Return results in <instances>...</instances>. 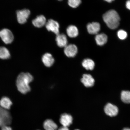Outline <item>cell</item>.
Wrapping results in <instances>:
<instances>
[{"label": "cell", "mask_w": 130, "mask_h": 130, "mask_svg": "<svg viewBox=\"0 0 130 130\" xmlns=\"http://www.w3.org/2000/svg\"><path fill=\"white\" fill-rule=\"evenodd\" d=\"M12 118L7 110L0 106V127L8 126L12 122Z\"/></svg>", "instance_id": "3957f363"}, {"label": "cell", "mask_w": 130, "mask_h": 130, "mask_svg": "<svg viewBox=\"0 0 130 130\" xmlns=\"http://www.w3.org/2000/svg\"><path fill=\"white\" fill-rule=\"evenodd\" d=\"M43 127L45 130H57L58 129L57 125L53 120L47 119L44 122Z\"/></svg>", "instance_id": "2e32d148"}, {"label": "cell", "mask_w": 130, "mask_h": 130, "mask_svg": "<svg viewBox=\"0 0 130 130\" xmlns=\"http://www.w3.org/2000/svg\"><path fill=\"white\" fill-rule=\"evenodd\" d=\"M33 80V77L29 73H22L19 74L16 80L18 90L23 94H26L31 90L29 84Z\"/></svg>", "instance_id": "6da1fadb"}, {"label": "cell", "mask_w": 130, "mask_h": 130, "mask_svg": "<svg viewBox=\"0 0 130 130\" xmlns=\"http://www.w3.org/2000/svg\"><path fill=\"white\" fill-rule=\"evenodd\" d=\"M103 18L107 26L110 29H116L119 25L120 16L118 13L113 10L106 12L103 15Z\"/></svg>", "instance_id": "7a4b0ae2"}, {"label": "cell", "mask_w": 130, "mask_h": 130, "mask_svg": "<svg viewBox=\"0 0 130 130\" xmlns=\"http://www.w3.org/2000/svg\"><path fill=\"white\" fill-rule=\"evenodd\" d=\"M87 28L89 34H97L100 30V25L98 22H93L88 24Z\"/></svg>", "instance_id": "4fadbf2b"}, {"label": "cell", "mask_w": 130, "mask_h": 130, "mask_svg": "<svg viewBox=\"0 0 130 130\" xmlns=\"http://www.w3.org/2000/svg\"><path fill=\"white\" fill-rule=\"evenodd\" d=\"M122 130H130V128H125Z\"/></svg>", "instance_id": "83f0119b"}, {"label": "cell", "mask_w": 130, "mask_h": 130, "mask_svg": "<svg viewBox=\"0 0 130 130\" xmlns=\"http://www.w3.org/2000/svg\"><path fill=\"white\" fill-rule=\"evenodd\" d=\"M122 101L124 103L130 104V92L128 91H123L121 94Z\"/></svg>", "instance_id": "44dd1931"}, {"label": "cell", "mask_w": 130, "mask_h": 130, "mask_svg": "<svg viewBox=\"0 0 130 130\" xmlns=\"http://www.w3.org/2000/svg\"><path fill=\"white\" fill-rule=\"evenodd\" d=\"M104 110L107 115L111 117L116 116L119 111L118 107L110 103H108L106 105Z\"/></svg>", "instance_id": "52a82bcc"}, {"label": "cell", "mask_w": 130, "mask_h": 130, "mask_svg": "<svg viewBox=\"0 0 130 130\" xmlns=\"http://www.w3.org/2000/svg\"><path fill=\"white\" fill-rule=\"evenodd\" d=\"M0 37L6 44L12 43L14 39V35L12 32L7 29H3L0 31Z\"/></svg>", "instance_id": "277c9868"}, {"label": "cell", "mask_w": 130, "mask_h": 130, "mask_svg": "<svg viewBox=\"0 0 130 130\" xmlns=\"http://www.w3.org/2000/svg\"><path fill=\"white\" fill-rule=\"evenodd\" d=\"M117 35L118 38L122 40L125 39L127 36V33L125 31L122 30L118 31Z\"/></svg>", "instance_id": "603a6c76"}, {"label": "cell", "mask_w": 130, "mask_h": 130, "mask_svg": "<svg viewBox=\"0 0 130 130\" xmlns=\"http://www.w3.org/2000/svg\"><path fill=\"white\" fill-rule=\"evenodd\" d=\"M30 12L27 9L18 10L17 12V17L18 22L21 24L26 22L27 19L30 15Z\"/></svg>", "instance_id": "8992f818"}, {"label": "cell", "mask_w": 130, "mask_h": 130, "mask_svg": "<svg viewBox=\"0 0 130 130\" xmlns=\"http://www.w3.org/2000/svg\"><path fill=\"white\" fill-rule=\"evenodd\" d=\"M58 1H62V0H58Z\"/></svg>", "instance_id": "f1b7e54d"}, {"label": "cell", "mask_w": 130, "mask_h": 130, "mask_svg": "<svg viewBox=\"0 0 130 130\" xmlns=\"http://www.w3.org/2000/svg\"><path fill=\"white\" fill-rule=\"evenodd\" d=\"M64 52L65 54L68 57H74L77 53L78 48L75 45L70 44L65 47Z\"/></svg>", "instance_id": "ba28073f"}, {"label": "cell", "mask_w": 130, "mask_h": 130, "mask_svg": "<svg viewBox=\"0 0 130 130\" xmlns=\"http://www.w3.org/2000/svg\"><path fill=\"white\" fill-rule=\"evenodd\" d=\"M126 6L127 9L130 10V0H128L126 3Z\"/></svg>", "instance_id": "d4e9b609"}, {"label": "cell", "mask_w": 130, "mask_h": 130, "mask_svg": "<svg viewBox=\"0 0 130 130\" xmlns=\"http://www.w3.org/2000/svg\"><path fill=\"white\" fill-rule=\"evenodd\" d=\"M75 130H80L77 129H76Z\"/></svg>", "instance_id": "f546056e"}, {"label": "cell", "mask_w": 130, "mask_h": 130, "mask_svg": "<svg viewBox=\"0 0 130 130\" xmlns=\"http://www.w3.org/2000/svg\"><path fill=\"white\" fill-rule=\"evenodd\" d=\"M42 60L44 64L48 67L52 66L55 62L52 55L49 53L45 54L42 57Z\"/></svg>", "instance_id": "7c38bea8"}, {"label": "cell", "mask_w": 130, "mask_h": 130, "mask_svg": "<svg viewBox=\"0 0 130 130\" xmlns=\"http://www.w3.org/2000/svg\"><path fill=\"white\" fill-rule=\"evenodd\" d=\"M83 67L88 70H92L95 67V63L91 59L86 58L83 60L82 63Z\"/></svg>", "instance_id": "ac0fdd59"}, {"label": "cell", "mask_w": 130, "mask_h": 130, "mask_svg": "<svg viewBox=\"0 0 130 130\" xmlns=\"http://www.w3.org/2000/svg\"><path fill=\"white\" fill-rule=\"evenodd\" d=\"M81 0H68V4L71 7L77 8L80 5Z\"/></svg>", "instance_id": "7402d4cb"}, {"label": "cell", "mask_w": 130, "mask_h": 130, "mask_svg": "<svg viewBox=\"0 0 130 130\" xmlns=\"http://www.w3.org/2000/svg\"><path fill=\"white\" fill-rule=\"evenodd\" d=\"M58 130H69L67 127L62 126L59 128Z\"/></svg>", "instance_id": "484cf974"}, {"label": "cell", "mask_w": 130, "mask_h": 130, "mask_svg": "<svg viewBox=\"0 0 130 130\" xmlns=\"http://www.w3.org/2000/svg\"><path fill=\"white\" fill-rule=\"evenodd\" d=\"M33 25L37 28H41L45 25L46 23V18L44 16L41 15L37 16L32 21Z\"/></svg>", "instance_id": "5bb4252c"}, {"label": "cell", "mask_w": 130, "mask_h": 130, "mask_svg": "<svg viewBox=\"0 0 130 130\" xmlns=\"http://www.w3.org/2000/svg\"><path fill=\"white\" fill-rule=\"evenodd\" d=\"M66 32L68 36L71 38H75L79 35V30L77 27L74 25H70L66 29Z\"/></svg>", "instance_id": "9a60e30c"}, {"label": "cell", "mask_w": 130, "mask_h": 130, "mask_svg": "<svg viewBox=\"0 0 130 130\" xmlns=\"http://www.w3.org/2000/svg\"><path fill=\"white\" fill-rule=\"evenodd\" d=\"M10 54L9 50L5 47H0V58L2 59H8L10 57Z\"/></svg>", "instance_id": "ffe728a7"}, {"label": "cell", "mask_w": 130, "mask_h": 130, "mask_svg": "<svg viewBox=\"0 0 130 130\" xmlns=\"http://www.w3.org/2000/svg\"><path fill=\"white\" fill-rule=\"evenodd\" d=\"M105 1L111 3L114 0H105Z\"/></svg>", "instance_id": "4316f807"}, {"label": "cell", "mask_w": 130, "mask_h": 130, "mask_svg": "<svg viewBox=\"0 0 130 130\" xmlns=\"http://www.w3.org/2000/svg\"><path fill=\"white\" fill-rule=\"evenodd\" d=\"M1 130H12V129L10 127L5 126L1 127Z\"/></svg>", "instance_id": "cb8c5ba5"}, {"label": "cell", "mask_w": 130, "mask_h": 130, "mask_svg": "<svg viewBox=\"0 0 130 130\" xmlns=\"http://www.w3.org/2000/svg\"><path fill=\"white\" fill-rule=\"evenodd\" d=\"M81 82L85 87H92L95 83V79L92 75L89 74H84L82 76Z\"/></svg>", "instance_id": "9c48e42d"}, {"label": "cell", "mask_w": 130, "mask_h": 130, "mask_svg": "<svg viewBox=\"0 0 130 130\" xmlns=\"http://www.w3.org/2000/svg\"><path fill=\"white\" fill-rule=\"evenodd\" d=\"M57 45L60 48H65L68 45L67 37L64 34H59L56 35V39Z\"/></svg>", "instance_id": "8fae6325"}, {"label": "cell", "mask_w": 130, "mask_h": 130, "mask_svg": "<svg viewBox=\"0 0 130 130\" xmlns=\"http://www.w3.org/2000/svg\"><path fill=\"white\" fill-rule=\"evenodd\" d=\"M95 40L98 45L102 46L107 43L108 37L105 34H97L95 37Z\"/></svg>", "instance_id": "e0dca14e"}, {"label": "cell", "mask_w": 130, "mask_h": 130, "mask_svg": "<svg viewBox=\"0 0 130 130\" xmlns=\"http://www.w3.org/2000/svg\"><path fill=\"white\" fill-rule=\"evenodd\" d=\"M11 101L7 97L2 98L0 100V106L6 110H9L12 105Z\"/></svg>", "instance_id": "d6986e66"}, {"label": "cell", "mask_w": 130, "mask_h": 130, "mask_svg": "<svg viewBox=\"0 0 130 130\" xmlns=\"http://www.w3.org/2000/svg\"><path fill=\"white\" fill-rule=\"evenodd\" d=\"M45 27L48 31L57 35L59 34L60 25L58 23L52 19H50L45 24Z\"/></svg>", "instance_id": "5b68a950"}, {"label": "cell", "mask_w": 130, "mask_h": 130, "mask_svg": "<svg viewBox=\"0 0 130 130\" xmlns=\"http://www.w3.org/2000/svg\"><path fill=\"white\" fill-rule=\"evenodd\" d=\"M60 122L63 126H69L73 122L72 117L69 114L64 113L61 115L60 118Z\"/></svg>", "instance_id": "30bf717a"}]
</instances>
